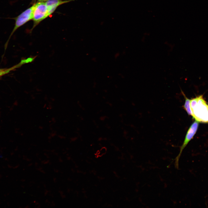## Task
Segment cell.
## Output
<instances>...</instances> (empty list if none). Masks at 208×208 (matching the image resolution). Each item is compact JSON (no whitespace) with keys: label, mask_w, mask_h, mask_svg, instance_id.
Returning a JSON list of instances; mask_svg holds the SVG:
<instances>
[{"label":"cell","mask_w":208,"mask_h":208,"mask_svg":"<svg viewBox=\"0 0 208 208\" xmlns=\"http://www.w3.org/2000/svg\"><path fill=\"white\" fill-rule=\"evenodd\" d=\"M48 0H38V2H44Z\"/></svg>","instance_id":"cell-7"},{"label":"cell","mask_w":208,"mask_h":208,"mask_svg":"<svg viewBox=\"0 0 208 208\" xmlns=\"http://www.w3.org/2000/svg\"><path fill=\"white\" fill-rule=\"evenodd\" d=\"M74 0H48L45 3L48 8V16L52 14L59 5Z\"/></svg>","instance_id":"cell-5"},{"label":"cell","mask_w":208,"mask_h":208,"mask_svg":"<svg viewBox=\"0 0 208 208\" xmlns=\"http://www.w3.org/2000/svg\"><path fill=\"white\" fill-rule=\"evenodd\" d=\"M199 125V122L195 120L188 129L183 144L180 148L179 154L174 159L175 166L177 169L179 168V161L182 152L187 144L193 138L196 133Z\"/></svg>","instance_id":"cell-4"},{"label":"cell","mask_w":208,"mask_h":208,"mask_svg":"<svg viewBox=\"0 0 208 208\" xmlns=\"http://www.w3.org/2000/svg\"><path fill=\"white\" fill-rule=\"evenodd\" d=\"M34 4L23 11L19 15L14 17L9 18L15 21L14 27L9 36L8 40L14 32L20 27L23 25L30 20L32 19Z\"/></svg>","instance_id":"cell-2"},{"label":"cell","mask_w":208,"mask_h":208,"mask_svg":"<svg viewBox=\"0 0 208 208\" xmlns=\"http://www.w3.org/2000/svg\"><path fill=\"white\" fill-rule=\"evenodd\" d=\"M192 116L199 122L208 123V104L203 95H200L190 99Z\"/></svg>","instance_id":"cell-1"},{"label":"cell","mask_w":208,"mask_h":208,"mask_svg":"<svg viewBox=\"0 0 208 208\" xmlns=\"http://www.w3.org/2000/svg\"><path fill=\"white\" fill-rule=\"evenodd\" d=\"M34 5L32 18L34 25L31 31L41 21L49 16L48 8L45 3L38 2Z\"/></svg>","instance_id":"cell-3"},{"label":"cell","mask_w":208,"mask_h":208,"mask_svg":"<svg viewBox=\"0 0 208 208\" xmlns=\"http://www.w3.org/2000/svg\"><path fill=\"white\" fill-rule=\"evenodd\" d=\"M183 95L185 98V102L183 107L187 114L192 116V112L190 108V99H188L183 92Z\"/></svg>","instance_id":"cell-6"}]
</instances>
